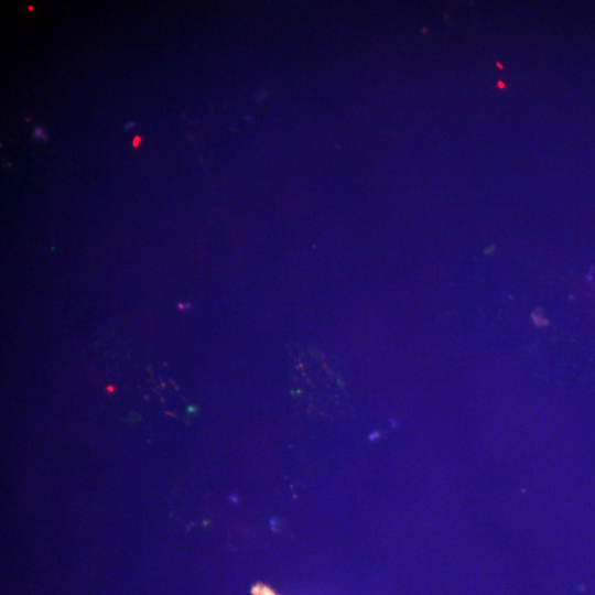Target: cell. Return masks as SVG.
<instances>
[{"label":"cell","instance_id":"6da1fadb","mask_svg":"<svg viewBox=\"0 0 595 595\" xmlns=\"http://www.w3.org/2000/svg\"><path fill=\"white\" fill-rule=\"evenodd\" d=\"M139 142H140V137H136L133 140V145L138 147Z\"/></svg>","mask_w":595,"mask_h":595}]
</instances>
